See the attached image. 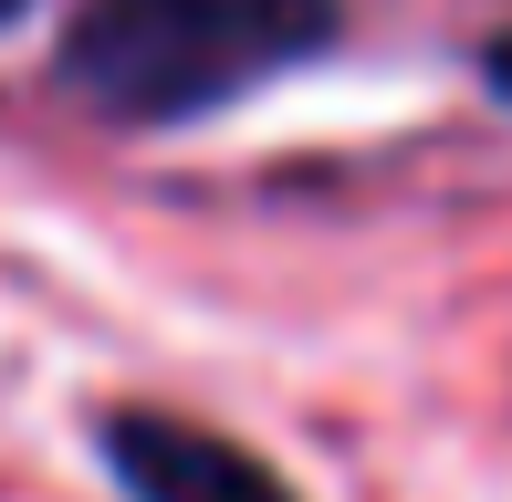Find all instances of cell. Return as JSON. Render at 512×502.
Masks as SVG:
<instances>
[{
	"instance_id": "obj_1",
	"label": "cell",
	"mask_w": 512,
	"mask_h": 502,
	"mask_svg": "<svg viewBox=\"0 0 512 502\" xmlns=\"http://www.w3.org/2000/svg\"><path fill=\"white\" fill-rule=\"evenodd\" d=\"M324 42V0H84L74 84L105 116H199Z\"/></svg>"
},
{
	"instance_id": "obj_2",
	"label": "cell",
	"mask_w": 512,
	"mask_h": 502,
	"mask_svg": "<svg viewBox=\"0 0 512 502\" xmlns=\"http://www.w3.org/2000/svg\"><path fill=\"white\" fill-rule=\"evenodd\" d=\"M105 461L136 502H293L241 440H220L199 419H157V408H126L105 429Z\"/></svg>"
},
{
	"instance_id": "obj_3",
	"label": "cell",
	"mask_w": 512,
	"mask_h": 502,
	"mask_svg": "<svg viewBox=\"0 0 512 502\" xmlns=\"http://www.w3.org/2000/svg\"><path fill=\"white\" fill-rule=\"evenodd\" d=\"M492 84H502V95H512V32L492 42Z\"/></svg>"
},
{
	"instance_id": "obj_4",
	"label": "cell",
	"mask_w": 512,
	"mask_h": 502,
	"mask_svg": "<svg viewBox=\"0 0 512 502\" xmlns=\"http://www.w3.org/2000/svg\"><path fill=\"white\" fill-rule=\"evenodd\" d=\"M11 11H21V0H0V21H11Z\"/></svg>"
}]
</instances>
